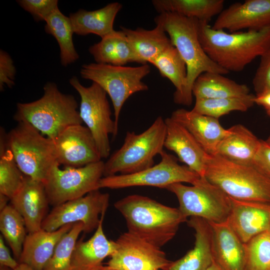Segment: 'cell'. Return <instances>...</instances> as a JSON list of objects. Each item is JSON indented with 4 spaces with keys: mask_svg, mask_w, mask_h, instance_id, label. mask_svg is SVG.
<instances>
[{
    "mask_svg": "<svg viewBox=\"0 0 270 270\" xmlns=\"http://www.w3.org/2000/svg\"><path fill=\"white\" fill-rule=\"evenodd\" d=\"M4 138L0 136V193L10 200L21 188L26 176L6 148Z\"/></svg>",
    "mask_w": 270,
    "mask_h": 270,
    "instance_id": "e575fe53",
    "label": "cell"
},
{
    "mask_svg": "<svg viewBox=\"0 0 270 270\" xmlns=\"http://www.w3.org/2000/svg\"><path fill=\"white\" fill-rule=\"evenodd\" d=\"M10 269L6 266H0V270H10Z\"/></svg>",
    "mask_w": 270,
    "mask_h": 270,
    "instance_id": "c3c4849f",
    "label": "cell"
},
{
    "mask_svg": "<svg viewBox=\"0 0 270 270\" xmlns=\"http://www.w3.org/2000/svg\"><path fill=\"white\" fill-rule=\"evenodd\" d=\"M206 270H222L214 262Z\"/></svg>",
    "mask_w": 270,
    "mask_h": 270,
    "instance_id": "bcb514c9",
    "label": "cell"
},
{
    "mask_svg": "<svg viewBox=\"0 0 270 270\" xmlns=\"http://www.w3.org/2000/svg\"><path fill=\"white\" fill-rule=\"evenodd\" d=\"M150 72L148 64L132 67L91 63L82 66L80 74L83 78L98 84L108 94L113 105L114 120L118 128L120 112L124 102L133 94L148 90L142 79Z\"/></svg>",
    "mask_w": 270,
    "mask_h": 270,
    "instance_id": "ba28073f",
    "label": "cell"
},
{
    "mask_svg": "<svg viewBox=\"0 0 270 270\" xmlns=\"http://www.w3.org/2000/svg\"><path fill=\"white\" fill-rule=\"evenodd\" d=\"M166 136L160 116L140 134L127 132L122 146L104 162V176L134 174L153 166L154 157L164 150Z\"/></svg>",
    "mask_w": 270,
    "mask_h": 270,
    "instance_id": "52a82bcc",
    "label": "cell"
},
{
    "mask_svg": "<svg viewBox=\"0 0 270 270\" xmlns=\"http://www.w3.org/2000/svg\"><path fill=\"white\" fill-rule=\"evenodd\" d=\"M100 270H118L108 266H102Z\"/></svg>",
    "mask_w": 270,
    "mask_h": 270,
    "instance_id": "7dc6e473",
    "label": "cell"
},
{
    "mask_svg": "<svg viewBox=\"0 0 270 270\" xmlns=\"http://www.w3.org/2000/svg\"><path fill=\"white\" fill-rule=\"evenodd\" d=\"M6 148L21 172L44 183L57 162L54 142L45 137L26 122L17 126L4 135Z\"/></svg>",
    "mask_w": 270,
    "mask_h": 270,
    "instance_id": "8992f818",
    "label": "cell"
},
{
    "mask_svg": "<svg viewBox=\"0 0 270 270\" xmlns=\"http://www.w3.org/2000/svg\"><path fill=\"white\" fill-rule=\"evenodd\" d=\"M19 264L18 262L12 258L8 248L4 244L3 236H0V266H5L13 270Z\"/></svg>",
    "mask_w": 270,
    "mask_h": 270,
    "instance_id": "b9f144b4",
    "label": "cell"
},
{
    "mask_svg": "<svg viewBox=\"0 0 270 270\" xmlns=\"http://www.w3.org/2000/svg\"><path fill=\"white\" fill-rule=\"evenodd\" d=\"M18 4L36 21L45 20L58 9V0H18Z\"/></svg>",
    "mask_w": 270,
    "mask_h": 270,
    "instance_id": "74e56055",
    "label": "cell"
},
{
    "mask_svg": "<svg viewBox=\"0 0 270 270\" xmlns=\"http://www.w3.org/2000/svg\"><path fill=\"white\" fill-rule=\"evenodd\" d=\"M267 114L270 116V109L266 110Z\"/></svg>",
    "mask_w": 270,
    "mask_h": 270,
    "instance_id": "f907efd6",
    "label": "cell"
},
{
    "mask_svg": "<svg viewBox=\"0 0 270 270\" xmlns=\"http://www.w3.org/2000/svg\"><path fill=\"white\" fill-rule=\"evenodd\" d=\"M13 270H34L27 264L19 263L18 266Z\"/></svg>",
    "mask_w": 270,
    "mask_h": 270,
    "instance_id": "f6af8a7d",
    "label": "cell"
},
{
    "mask_svg": "<svg viewBox=\"0 0 270 270\" xmlns=\"http://www.w3.org/2000/svg\"><path fill=\"white\" fill-rule=\"evenodd\" d=\"M198 36L210 58L228 72L242 71L270 48V26L258 30L227 32L198 20Z\"/></svg>",
    "mask_w": 270,
    "mask_h": 270,
    "instance_id": "6da1fadb",
    "label": "cell"
},
{
    "mask_svg": "<svg viewBox=\"0 0 270 270\" xmlns=\"http://www.w3.org/2000/svg\"><path fill=\"white\" fill-rule=\"evenodd\" d=\"M246 244V270H270V231L261 233Z\"/></svg>",
    "mask_w": 270,
    "mask_h": 270,
    "instance_id": "8d00e7d4",
    "label": "cell"
},
{
    "mask_svg": "<svg viewBox=\"0 0 270 270\" xmlns=\"http://www.w3.org/2000/svg\"><path fill=\"white\" fill-rule=\"evenodd\" d=\"M223 0H154L153 6L160 13L168 12L209 22L224 10Z\"/></svg>",
    "mask_w": 270,
    "mask_h": 270,
    "instance_id": "f546056e",
    "label": "cell"
},
{
    "mask_svg": "<svg viewBox=\"0 0 270 270\" xmlns=\"http://www.w3.org/2000/svg\"><path fill=\"white\" fill-rule=\"evenodd\" d=\"M10 198L4 194L0 193V211L3 210L7 206Z\"/></svg>",
    "mask_w": 270,
    "mask_h": 270,
    "instance_id": "ee69618b",
    "label": "cell"
},
{
    "mask_svg": "<svg viewBox=\"0 0 270 270\" xmlns=\"http://www.w3.org/2000/svg\"><path fill=\"white\" fill-rule=\"evenodd\" d=\"M186 222L195 232L194 246L183 257L172 262L167 270H206L214 262L210 224L196 216L190 217Z\"/></svg>",
    "mask_w": 270,
    "mask_h": 270,
    "instance_id": "7402d4cb",
    "label": "cell"
},
{
    "mask_svg": "<svg viewBox=\"0 0 270 270\" xmlns=\"http://www.w3.org/2000/svg\"><path fill=\"white\" fill-rule=\"evenodd\" d=\"M266 141L270 144V136Z\"/></svg>",
    "mask_w": 270,
    "mask_h": 270,
    "instance_id": "681fc988",
    "label": "cell"
},
{
    "mask_svg": "<svg viewBox=\"0 0 270 270\" xmlns=\"http://www.w3.org/2000/svg\"><path fill=\"white\" fill-rule=\"evenodd\" d=\"M252 84L256 94L270 90V48L260 56Z\"/></svg>",
    "mask_w": 270,
    "mask_h": 270,
    "instance_id": "f35d334b",
    "label": "cell"
},
{
    "mask_svg": "<svg viewBox=\"0 0 270 270\" xmlns=\"http://www.w3.org/2000/svg\"><path fill=\"white\" fill-rule=\"evenodd\" d=\"M116 250L107 266L118 270H167L172 262L160 248L129 232L116 241Z\"/></svg>",
    "mask_w": 270,
    "mask_h": 270,
    "instance_id": "5bb4252c",
    "label": "cell"
},
{
    "mask_svg": "<svg viewBox=\"0 0 270 270\" xmlns=\"http://www.w3.org/2000/svg\"><path fill=\"white\" fill-rule=\"evenodd\" d=\"M114 206L125 219L128 232L159 248L172 240L180 225L188 220L178 208L139 194L128 196Z\"/></svg>",
    "mask_w": 270,
    "mask_h": 270,
    "instance_id": "7a4b0ae2",
    "label": "cell"
},
{
    "mask_svg": "<svg viewBox=\"0 0 270 270\" xmlns=\"http://www.w3.org/2000/svg\"><path fill=\"white\" fill-rule=\"evenodd\" d=\"M228 220L234 232L244 243L270 230V203L240 201L232 198Z\"/></svg>",
    "mask_w": 270,
    "mask_h": 270,
    "instance_id": "ac0fdd59",
    "label": "cell"
},
{
    "mask_svg": "<svg viewBox=\"0 0 270 270\" xmlns=\"http://www.w3.org/2000/svg\"><path fill=\"white\" fill-rule=\"evenodd\" d=\"M110 195L100 190L54 206L42 222V228L46 231H55L70 224L80 222L84 232L90 233L98 227L101 216L106 213Z\"/></svg>",
    "mask_w": 270,
    "mask_h": 270,
    "instance_id": "4fadbf2b",
    "label": "cell"
},
{
    "mask_svg": "<svg viewBox=\"0 0 270 270\" xmlns=\"http://www.w3.org/2000/svg\"><path fill=\"white\" fill-rule=\"evenodd\" d=\"M254 104L263 106L266 110L270 109V90L256 94Z\"/></svg>",
    "mask_w": 270,
    "mask_h": 270,
    "instance_id": "7bdbcfd3",
    "label": "cell"
},
{
    "mask_svg": "<svg viewBox=\"0 0 270 270\" xmlns=\"http://www.w3.org/2000/svg\"><path fill=\"white\" fill-rule=\"evenodd\" d=\"M60 166L58 162L52 166L44 182L50 205L56 206L100 190L104 174L102 160L80 168Z\"/></svg>",
    "mask_w": 270,
    "mask_h": 270,
    "instance_id": "8fae6325",
    "label": "cell"
},
{
    "mask_svg": "<svg viewBox=\"0 0 270 270\" xmlns=\"http://www.w3.org/2000/svg\"><path fill=\"white\" fill-rule=\"evenodd\" d=\"M88 51L96 63L124 66L129 62H137L134 54L124 33L114 30L90 46Z\"/></svg>",
    "mask_w": 270,
    "mask_h": 270,
    "instance_id": "83f0119b",
    "label": "cell"
},
{
    "mask_svg": "<svg viewBox=\"0 0 270 270\" xmlns=\"http://www.w3.org/2000/svg\"><path fill=\"white\" fill-rule=\"evenodd\" d=\"M10 200L24 219L28 233L42 228L50 204L43 182L26 176L21 188Z\"/></svg>",
    "mask_w": 270,
    "mask_h": 270,
    "instance_id": "d6986e66",
    "label": "cell"
},
{
    "mask_svg": "<svg viewBox=\"0 0 270 270\" xmlns=\"http://www.w3.org/2000/svg\"><path fill=\"white\" fill-rule=\"evenodd\" d=\"M157 68L160 75L168 78L176 88L174 103L182 104L186 86V64L178 50L172 45L150 63Z\"/></svg>",
    "mask_w": 270,
    "mask_h": 270,
    "instance_id": "4dcf8cb0",
    "label": "cell"
},
{
    "mask_svg": "<svg viewBox=\"0 0 270 270\" xmlns=\"http://www.w3.org/2000/svg\"></svg>",
    "mask_w": 270,
    "mask_h": 270,
    "instance_id": "816d5d0a",
    "label": "cell"
},
{
    "mask_svg": "<svg viewBox=\"0 0 270 270\" xmlns=\"http://www.w3.org/2000/svg\"><path fill=\"white\" fill-rule=\"evenodd\" d=\"M122 8L120 3L114 2L96 10L80 9L70 14L74 33L80 36L92 34L102 38L105 37L114 30V21Z\"/></svg>",
    "mask_w": 270,
    "mask_h": 270,
    "instance_id": "4316f807",
    "label": "cell"
},
{
    "mask_svg": "<svg viewBox=\"0 0 270 270\" xmlns=\"http://www.w3.org/2000/svg\"><path fill=\"white\" fill-rule=\"evenodd\" d=\"M44 21L45 32L55 38L60 46L62 65L66 66L77 60L79 56L74 44V32L69 17L64 16L58 8Z\"/></svg>",
    "mask_w": 270,
    "mask_h": 270,
    "instance_id": "1f68e13d",
    "label": "cell"
},
{
    "mask_svg": "<svg viewBox=\"0 0 270 270\" xmlns=\"http://www.w3.org/2000/svg\"><path fill=\"white\" fill-rule=\"evenodd\" d=\"M166 32L172 45L184 61L186 86L182 105L192 102V86L197 78L206 72L226 74L229 72L216 64L204 50L198 39V20L174 12H162L154 19Z\"/></svg>",
    "mask_w": 270,
    "mask_h": 270,
    "instance_id": "3957f363",
    "label": "cell"
},
{
    "mask_svg": "<svg viewBox=\"0 0 270 270\" xmlns=\"http://www.w3.org/2000/svg\"><path fill=\"white\" fill-rule=\"evenodd\" d=\"M270 26V0H246L223 10L212 28L230 32L248 29L258 30Z\"/></svg>",
    "mask_w": 270,
    "mask_h": 270,
    "instance_id": "2e32d148",
    "label": "cell"
},
{
    "mask_svg": "<svg viewBox=\"0 0 270 270\" xmlns=\"http://www.w3.org/2000/svg\"><path fill=\"white\" fill-rule=\"evenodd\" d=\"M166 189L176 196L178 209L186 218L196 216L214 223L223 222L228 218L231 198L204 177L191 186L176 183Z\"/></svg>",
    "mask_w": 270,
    "mask_h": 270,
    "instance_id": "9c48e42d",
    "label": "cell"
},
{
    "mask_svg": "<svg viewBox=\"0 0 270 270\" xmlns=\"http://www.w3.org/2000/svg\"><path fill=\"white\" fill-rule=\"evenodd\" d=\"M212 232L214 262L222 270H246V244L229 224L209 222Z\"/></svg>",
    "mask_w": 270,
    "mask_h": 270,
    "instance_id": "ffe728a7",
    "label": "cell"
},
{
    "mask_svg": "<svg viewBox=\"0 0 270 270\" xmlns=\"http://www.w3.org/2000/svg\"><path fill=\"white\" fill-rule=\"evenodd\" d=\"M44 92L36 100L18 102L14 120L28 123L54 140L67 128L82 124L78 103L72 95L62 92L52 82L44 85Z\"/></svg>",
    "mask_w": 270,
    "mask_h": 270,
    "instance_id": "277c9868",
    "label": "cell"
},
{
    "mask_svg": "<svg viewBox=\"0 0 270 270\" xmlns=\"http://www.w3.org/2000/svg\"><path fill=\"white\" fill-rule=\"evenodd\" d=\"M74 224H66L53 232L42 228L28 233L18 262L27 264L34 270H43L52 258L58 242Z\"/></svg>",
    "mask_w": 270,
    "mask_h": 270,
    "instance_id": "cb8c5ba5",
    "label": "cell"
},
{
    "mask_svg": "<svg viewBox=\"0 0 270 270\" xmlns=\"http://www.w3.org/2000/svg\"><path fill=\"white\" fill-rule=\"evenodd\" d=\"M135 54L138 63L147 64L172 45L166 32L160 25L151 30L138 28L136 30L120 27Z\"/></svg>",
    "mask_w": 270,
    "mask_h": 270,
    "instance_id": "484cf974",
    "label": "cell"
},
{
    "mask_svg": "<svg viewBox=\"0 0 270 270\" xmlns=\"http://www.w3.org/2000/svg\"><path fill=\"white\" fill-rule=\"evenodd\" d=\"M204 177L234 200L270 203V178L254 165L210 155Z\"/></svg>",
    "mask_w": 270,
    "mask_h": 270,
    "instance_id": "5b68a950",
    "label": "cell"
},
{
    "mask_svg": "<svg viewBox=\"0 0 270 270\" xmlns=\"http://www.w3.org/2000/svg\"><path fill=\"white\" fill-rule=\"evenodd\" d=\"M228 130L230 132L220 144L216 154L236 164L252 165L261 140L240 124Z\"/></svg>",
    "mask_w": 270,
    "mask_h": 270,
    "instance_id": "d4e9b609",
    "label": "cell"
},
{
    "mask_svg": "<svg viewBox=\"0 0 270 270\" xmlns=\"http://www.w3.org/2000/svg\"><path fill=\"white\" fill-rule=\"evenodd\" d=\"M160 156L158 164L139 172L103 176L99 182V188L150 186L166 189L176 183L194 184L201 178L186 166L178 164L176 156L164 150Z\"/></svg>",
    "mask_w": 270,
    "mask_h": 270,
    "instance_id": "7c38bea8",
    "label": "cell"
},
{
    "mask_svg": "<svg viewBox=\"0 0 270 270\" xmlns=\"http://www.w3.org/2000/svg\"><path fill=\"white\" fill-rule=\"evenodd\" d=\"M70 83L80 97L79 112L82 122L91 132L102 158H107L110 151L109 135L114 138L118 129L112 118L107 94L96 82L84 86L76 76L70 80Z\"/></svg>",
    "mask_w": 270,
    "mask_h": 270,
    "instance_id": "30bf717a",
    "label": "cell"
},
{
    "mask_svg": "<svg viewBox=\"0 0 270 270\" xmlns=\"http://www.w3.org/2000/svg\"><path fill=\"white\" fill-rule=\"evenodd\" d=\"M196 99L240 97L250 94L248 87L218 73L206 72L200 75L192 86Z\"/></svg>",
    "mask_w": 270,
    "mask_h": 270,
    "instance_id": "f1b7e54d",
    "label": "cell"
},
{
    "mask_svg": "<svg viewBox=\"0 0 270 270\" xmlns=\"http://www.w3.org/2000/svg\"><path fill=\"white\" fill-rule=\"evenodd\" d=\"M16 70L10 56L5 51L0 50V90L6 86L12 88L14 85Z\"/></svg>",
    "mask_w": 270,
    "mask_h": 270,
    "instance_id": "ab89813d",
    "label": "cell"
},
{
    "mask_svg": "<svg viewBox=\"0 0 270 270\" xmlns=\"http://www.w3.org/2000/svg\"><path fill=\"white\" fill-rule=\"evenodd\" d=\"M54 142L56 162L64 168L82 167L102 159L91 132L82 124L67 128Z\"/></svg>",
    "mask_w": 270,
    "mask_h": 270,
    "instance_id": "9a60e30c",
    "label": "cell"
},
{
    "mask_svg": "<svg viewBox=\"0 0 270 270\" xmlns=\"http://www.w3.org/2000/svg\"><path fill=\"white\" fill-rule=\"evenodd\" d=\"M105 214H102L99 225L89 240H78L72 258L71 270H100L104 260L116 250V241L108 240L104 232Z\"/></svg>",
    "mask_w": 270,
    "mask_h": 270,
    "instance_id": "603a6c76",
    "label": "cell"
},
{
    "mask_svg": "<svg viewBox=\"0 0 270 270\" xmlns=\"http://www.w3.org/2000/svg\"><path fill=\"white\" fill-rule=\"evenodd\" d=\"M84 230L82 222L74 223L58 241L52 258L43 270H71L73 252L78 236Z\"/></svg>",
    "mask_w": 270,
    "mask_h": 270,
    "instance_id": "d590c367",
    "label": "cell"
},
{
    "mask_svg": "<svg viewBox=\"0 0 270 270\" xmlns=\"http://www.w3.org/2000/svg\"><path fill=\"white\" fill-rule=\"evenodd\" d=\"M24 219L12 204L0 212V230L15 258L19 260L27 236Z\"/></svg>",
    "mask_w": 270,
    "mask_h": 270,
    "instance_id": "d6a6232c",
    "label": "cell"
},
{
    "mask_svg": "<svg viewBox=\"0 0 270 270\" xmlns=\"http://www.w3.org/2000/svg\"><path fill=\"white\" fill-rule=\"evenodd\" d=\"M170 118L184 127L209 155L216 154L220 144L230 132L222 126L218 118L192 110L177 109Z\"/></svg>",
    "mask_w": 270,
    "mask_h": 270,
    "instance_id": "44dd1931",
    "label": "cell"
},
{
    "mask_svg": "<svg viewBox=\"0 0 270 270\" xmlns=\"http://www.w3.org/2000/svg\"><path fill=\"white\" fill-rule=\"evenodd\" d=\"M166 136L164 147L174 152L178 160L200 177H204L209 154L192 134L170 117L164 120Z\"/></svg>",
    "mask_w": 270,
    "mask_h": 270,
    "instance_id": "e0dca14e",
    "label": "cell"
},
{
    "mask_svg": "<svg viewBox=\"0 0 270 270\" xmlns=\"http://www.w3.org/2000/svg\"><path fill=\"white\" fill-rule=\"evenodd\" d=\"M252 165L270 178V144L266 140H261Z\"/></svg>",
    "mask_w": 270,
    "mask_h": 270,
    "instance_id": "60d3db41",
    "label": "cell"
},
{
    "mask_svg": "<svg viewBox=\"0 0 270 270\" xmlns=\"http://www.w3.org/2000/svg\"><path fill=\"white\" fill-rule=\"evenodd\" d=\"M256 95L248 94L240 97L196 99L192 111L218 118L233 111L246 112L254 104Z\"/></svg>",
    "mask_w": 270,
    "mask_h": 270,
    "instance_id": "836d02e7",
    "label": "cell"
}]
</instances>
